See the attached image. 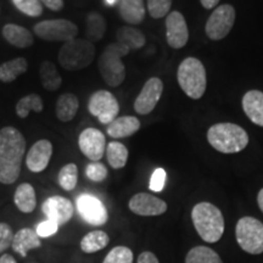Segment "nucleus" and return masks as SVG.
Returning <instances> with one entry per match:
<instances>
[{
	"label": "nucleus",
	"mask_w": 263,
	"mask_h": 263,
	"mask_svg": "<svg viewBox=\"0 0 263 263\" xmlns=\"http://www.w3.org/2000/svg\"><path fill=\"white\" fill-rule=\"evenodd\" d=\"M166 179H167V173L163 168H156L154 171L153 176H151L150 178V184H149V188L151 192H155V193L162 192L164 188V184H166Z\"/></svg>",
	"instance_id": "58836bf2"
},
{
	"label": "nucleus",
	"mask_w": 263,
	"mask_h": 263,
	"mask_svg": "<svg viewBox=\"0 0 263 263\" xmlns=\"http://www.w3.org/2000/svg\"><path fill=\"white\" fill-rule=\"evenodd\" d=\"M3 37L9 44L14 45L16 48L25 49L32 47L34 43L32 33L27 28L15 24H8L3 27Z\"/></svg>",
	"instance_id": "412c9836"
},
{
	"label": "nucleus",
	"mask_w": 263,
	"mask_h": 263,
	"mask_svg": "<svg viewBox=\"0 0 263 263\" xmlns=\"http://www.w3.org/2000/svg\"><path fill=\"white\" fill-rule=\"evenodd\" d=\"M166 39L171 48L182 49L189 41L185 17L179 11H172L166 17Z\"/></svg>",
	"instance_id": "4468645a"
},
{
	"label": "nucleus",
	"mask_w": 263,
	"mask_h": 263,
	"mask_svg": "<svg viewBox=\"0 0 263 263\" xmlns=\"http://www.w3.org/2000/svg\"><path fill=\"white\" fill-rule=\"evenodd\" d=\"M172 0H147V11L153 18H162L170 14Z\"/></svg>",
	"instance_id": "c9c22d12"
},
{
	"label": "nucleus",
	"mask_w": 263,
	"mask_h": 263,
	"mask_svg": "<svg viewBox=\"0 0 263 263\" xmlns=\"http://www.w3.org/2000/svg\"><path fill=\"white\" fill-rule=\"evenodd\" d=\"M26 153V139L15 127L0 129V183L12 184L18 179Z\"/></svg>",
	"instance_id": "f257e3e1"
},
{
	"label": "nucleus",
	"mask_w": 263,
	"mask_h": 263,
	"mask_svg": "<svg viewBox=\"0 0 263 263\" xmlns=\"http://www.w3.org/2000/svg\"><path fill=\"white\" fill-rule=\"evenodd\" d=\"M42 246L41 238H39L37 233L31 228H22L17 233L14 234V240H12L11 248L15 252H17L26 257L29 250L38 249Z\"/></svg>",
	"instance_id": "aec40b11"
},
{
	"label": "nucleus",
	"mask_w": 263,
	"mask_h": 263,
	"mask_svg": "<svg viewBox=\"0 0 263 263\" xmlns=\"http://www.w3.org/2000/svg\"><path fill=\"white\" fill-rule=\"evenodd\" d=\"M118 10L123 21L129 25H139L145 17L144 0H118Z\"/></svg>",
	"instance_id": "4be33fe9"
},
{
	"label": "nucleus",
	"mask_w": 263,
	"mask_h": 263,
	"mask_svg": "<svg viewBox=\"0 0 263 263\" xmlns=\"http://www.w3.org/2000/svg\"><path fill=\"white\" fill-rule=\"evenodd\" d=\"M59 230V226L57 223H54L52 221H44L42 222L41 224L37 227V230H35V233H37L39 238H48V236H51L54 235L55 233H58Z\"/></svg>",
	"instance_id": "ea45409f"
},
{
	"label": "nucleus",
	"mask_w": 263,
	"mask_h": 263,
	"mask_svg": "<svg viewBox=\"0 0 263 263\" xmlns=\"http://www.w3.org/2000/svg\"><path fill=\"white\" fill-rule=\"evenodd\" d=\"M14 240V232L8 223H0V254L8 250Z\"/></svg>",
	"instance_id": "4c0bfd02"
},
{
	"label": "nucleus",
	"mask_w": 263,
	"mask_h": 263,
	"mask_svg": "<svg viewBox=\"0 0 263 263\" xmlns=\"http://www.w3.org/2000/svg\"><path fill=\"white\" fill-rule=\"evenodd\" d=\"M107 162L115 170L123 168L128 161V149L122 143L111 141L106 146Z\"/></svg>",
	"instance_id": "c756f323"
},
{
	"label": "nucleus",
	"mask_w": 263,
	"mask_h": 263,
	"mask_svg": "<svg viewBox=\"0 0 263 263\" xmlns=\"http://www.w3.org/2000/svg\"><path fill=\"white\" fill-rule=\"evenodd\" d=\"M236 241L250 255L263 252V223L254 217H242L236 223Z\"/></svg>",
	"instance_id": "0eeeda50"
},
{
	"label": "nucleus",
	"mask_w": 263,
	"mask_h": 263,
	"mask_svg": "<svg viewBox=\"0 0 263 263\" xmlns=\"http://www.w3.org/2000/svg\"><path fill=\"white\" fill-rule=\"evenodd\" d=\"M200 3H201V5L203 8L210 10V9H213L215 6L218 5L219 0H200Z\"/></svg>",
	"instance_id": "37998d69"
},
{
	"label": "nucleus",
	"mask_w": 263,
	"mask_h": 263,
	"mask_svg": "<svg viewBox=\"0 0 263 263\" xmlns=\"http://www.w3.org/2000/svg\"><path fill=\"white\" fill-rule=\"evenodd\" d=\"M235 22V9L230 4L217 6L207 20L205 31L211 41L224 39L232 31Z\"/></svg>",
	"instance_id": "1a4fd4ad"
},
{
	"label": "nucleus",
	"mask_w": 263,
	"mask_h": 263,
	"mask_svg": "<svg viewBox=\"0 0 263 263\" xmlns=\"http://www.w3.org/2000/svg\"><path fill=\"white\" fill-rule=\"evenodd\" d=\"M85 176L91 182L100 183L104 182L107 177V168L100 162H90L85 167Z\"/></svg>",
	"instance_id": "e433bc0d"
},
{
	"label": "nucleus",
	"mask_w": 263,
	"mask_h": 263,
	"mask_svg": "<svg viewBox=\"0 0 263 263\" xmlns=\"http://www.w3.org/2000/svg\"><path fill=\"white\" fill-rule=\"evenodd\" d=\"M78 145L87 159L91 162H99L106 151V138L97 128H87L80 134Z\"/></svg>",
	"instance_id": "9b49d317"
},
{
	"label": "nucleus",
	"mask_w": 263,
	"mask_h": 263,
	"mask_svg": "<svg viewBox=\"0 0 263 263\" xmlns=\"http://www.w3.org/2000/svg\"><path fill=\"white\" fill-rule=\"evenodd\" d=\"M52 155V144L47 139L38 140L33 144L26 156V164L31 172H43L48 167Z\"/></svg>",
	"instance_id": "f3484780"
},
{
	"label": "nucleus",
	"mask_w": 263,
	"mask_h": 263,
	"mask_svg": "<svg viewBox=\"0 0 263 263\" xmlns=\"http://www.w3.org/2000/svg\"><path fill=\"white\" fill-rule=\"evenodd\" d=\"M106 3L108 5H115L117 3V0H106Z\"/></svg>",
	"instance_id": "49530a36"
},
{
	"label": "nucleus",
	"mask_w": 263,
	"mask_h": 263,
	"mask_svg": "<svg viewBox=\"0 0 263 263\" xmlns=\"http://www.w3.org/2000/svg\"><path fill=\"white\" fill-rule=\"evenodd\" d=\"M28 68L25 58H16L0 65V81L3 83H11L16 78L24 74Z\"/></svg>",
	"instance_id": "a878e982"
},
{
	"label": "nucleus",
	"mask_w": 263,
	"mask_h": 263,
	"mask_svg": "<svg viewBox=\"0 0 263 263\" xmlns=\"http://www.w3.org/2000/svg\"><path fill=\"white\" fill-rule=\"evenodd\" d=\"M193 224L203 241L217 242L224 233V218L221 210L211 202H199L193 207Z\"/></svg>",
	"instance_id": "7ed1b4c3"
},
{
	"label": "nucleus",
	"mask_w": 263,
	"mask_h": 263,
	"mask_svg": "<svg viewBox=\"0 0 263 263\" xmlns=\"http://www.w3.org/2000/svg\"><path fill=\"white\" fill-rule=\"evenodd\" d=\"M94 44L81 38L66 42L59 51V64L66 71L83 70L94 61Z\"/></svg>",
	"instance_id": "423d86ee"
},
{
	"label": "nucleus",
	"mask_w": 263,
	"mask_h": 263,
	"mask_svg": "<svg viewBox=\"0 0 263 263\" xmlns=\"http://www.w3.org/2000/svg\"><path fill=\"white\" fill-rule=\"evenodd\" d=\"M39 74H41V81L43 88L48 91H57L60 89L62 84V78L59 73L57 66L50 61H44L39 68Z\"/></svg>",
	"instance_id": "bb28decb"
},
{
	"label": "nucleus",
	"mask_w": 263,
	"mask_h": 263,
	"mask_svg": "<svg viewBox=\"0 0 263 263\" xmlns=\"http://www.w3.org/2000/svg\"><path fill=\"white\" fill-rule=\"evenodd\" d=\"M110 242V238L103 230H94L88 233L83 239L81 240V249L85 254H94L106 248Z\"/></svg>",
	"instance_id": "c85d7f7f"
},
{
	"label": "nucleus",
	"mask_w": 263,
	"mask_h": 263,
	"mask_svg": "<svg viewBox=\"0 0 263 263\" xmlns=\"http://www.w3.org/2000/svg\"><path fill=\"white\" fill-rule=\"evenodd\" d=\"M185 263H223L219 255L207 246H195L188 252Z\"/></svg>",
	"instance_id": "2f4dec72"
},
{
	"label": "nucleus",
	"mask_w": 263,
	"mask_h": 263,
	"mask_svg": "<svg viewBox=\"0 0 263 263\" xmlns=\"http://www.w3.org/2000/svg\"><path fill=\"white\" fill-rule=\"evenodd\" d=\"M43 108H44V103H43L42 98L38 94H28L17 101V104H16V115L20 118H26L28 117L31 111L39 114L42 112Z\"/></svg>",
	"instance_id": "7c9ffc66"
},
{
	"label": "nucleus",
	"mask_w": 263,
	"mask_h": 263,
	"mask_svg": "<svg viewBox=\"0 0 263 263\" xmlns=\"http://www.w3.org/2000/svg\"><path fill=\"white\" fill-rule=\"evenodd\" d=\"M163 91V82L159 77H151L144 84L136 101H134V110L139 115H149L153 112L160 101Z\"/></svg>",
	"instance_id": "f8f14e48"
},
{
	"label": "nucleus",
	"mask_w": 263,
	"mask_h": 263,
	"mask_svg": "<svg viewBox=\"0 0 263 263\" xmlns=\"http://www.w3.org/2000/svg\"><path fill=\"white\" fill-rule=\"evenodd\" d=\"M88 110L100 121V123L110 124L117 118L120 105L112 93L107 90H98L89 98Z\"/></svg>",
	"instance_id": "9d476101"
},
{
	"label": "nucleus",
	"mask_w": 263,
	"mask_h": 263,
	"mask_svg": "<svg viewBox=\"0 0 263 263\" xmlns=\"http://www.w3.org/2000/svg\"><path fill=\"white\" fill-rule=\"evenodd\" d=\"M58 182L66 192H71L76 188L78 182V168L74 163H67L60 170Z\"/></svg>",
	"instance_id": "473e14b6"
},
{
	"label": "nucleus",
	"mask_w": 263,
	"mask_h": 263,
	"mask_svg": "<svg viewBox=\"0 0 263 263\" xmlns=\"http://www.w3.org/2000/svg\"><path fill=\"white\" fill-rule=\"evenodd\" d=\"M103 263H133V252L127 246H116L106 255Z\"/></svg>",
	"instance_id": "f704fd0d"
},
{
	"label": "nucleus",
	"mask_w": 263,
	"mask_h": 263,
	"mask_svg": "<svg viewBox=\"0 0 263 263\" xmlns=\"http://www.w3.org/2000/svg\"><path fill=\"white\" fill-rule=\"evenodd\" d=\"M39 2L51 11H61L64 9V0H39Z\"/></svg>",
	"instance_id": "a19ab883"
},
{
	"label": "nucleus",
	"mask_w": 263,
	"mask_h": 263,
	"mask_svg": "<svg viewBox=\"0 0 263 263\" xmlns=\"http://www.w3.org/2000/svg\"><path fill=\"white\" fill-rule=\"evenodd\" d=\"M87 28H85V34H87V41L90 43H97L101 41L106 33V21H105L104 16L98 14V12H90L87 16Z\"/></svg>",
	"instance_id": "cd10ccee"
},
{
	"label": "nucleus",
	"mask_w": 263,
	"mask_h": 263,
	"mask_svg": "<svg viewBox=\"0 0 263 263\" xmlns=\"http://www.w3.org/2000/svg\"><path fill=\"white\" fill-rule=\"evenodd\" d=\"M207 140L213 149L222 154H236L248 146L249 134L235 123H216L207 130Z\"/></svg>",
	"instance_id": "f03ea898"
},
{
	"label": "nucleus",
	"mask_w": 263,
	"mask_h": 263,
	"mask_svg": "<svg viewBox=\"0 0 263 263\" xmlns=\"http://www.w3.org/2000/svg\"><path fill=\"white\" fill-rule=\"evenodd\" d=\"M257 203H258V207L259 210L263 212V188L259 190L258 195H257Z\"/></svg>",
	"instance_id": "a18cd8bd"
},
{
	"label": "nucleus",
	"mask_w": 263,
	"mask_h": 263,
	"mask_svg": "<svg viewBox=\"0 0 263 263\" xmlns=\"http://www.w3.org/2000/svg\"><path fill=\"white\" fill-rule=\"evenodd\" d=\"M242 110L256 126L263 127V91L249 90L242 97Z\"/></svg>",
	"instance_id": "a211bd4d"
},
{
	"label": "nucleus",
	"mask_w": 263,
	"mask_h": 263,
	"mask_svg": "<svg viewBox=\"0 0 263 263\" xmlns=\"http://www.w3.org/2000/svg\"><path fill=\"white\" fill-rule=\"evenodd\" d=\"M177 80L184 94L188 95L190 99L199 100L205 94L207 87L206 70L199 59H184L177 71Z\"/></svg>",
	"instance_id": "39448f33"
},
{
	"label": "nucleus",
	"mask_w": 263,
	"mask_h": 263,
	"mask_svg": "<svg viewBox=\"0 0 263 263\" xmlns=\"http://www.w3.org/2000/svg\"><path fill=\"white\" fill-rule=\"evenodd\" d=\"M78 108H80V101L74 94H62L57 101V117L61 122H70L77 115Z\"/></svg>",
	"instance_id": "393cba45"
},
{
	"label": "nucleus",
	"mask_w": 263,
	"mask_h": 263,
	"mask_svg": "<svg viewBox=\"0 0 263 263\" xmlns=\"http://www.w3.org/2000/svg\"><path fill=\"white\" fill-rule=\"evenodd\" d=\"M77 210L85 222L91 226H104L108 215L104 203L93 195L83 194L77 199Z\"/></svg>",
	"instance_id": "ddd939ff"
},
{
	"label": "nucleus",
	"mask_w": 263,
	"mask_h": 263,
	"mask_svg": "<svg viewBox=\"0 0 263 263\" xmlns=\"http://www.w3.org/2000/svg\"><path fill=\"white\" fill-rule=\"evenodd\" d=\"M38 38L47 42H70L78 34V27L68 20H45L33 28Z\"/></svg>",
	"instance_id": "6e6552de"
},
{
	"label": "nucleus",
	"mask_w": 263,
	"mask_h": 263,
	"mask_svg": "<svg viewBox=\"0 0 263 263\" xmlns=\"http://www.w3.org/2000/svg\"><path fill=\"white\" fill-rule=\"evenodd\" d=\"M138 263H160V262L153 252L144 251L141 252L139 257H138Z\"/></svg>",
	"instance_id": "79ce46f5"
},
{
	"label": "nucleus",
	"mask_w": 263,
	"mask_h": 263,
	"mask_svg": "<svg viewBox=\"0 0 263 263\" xmlns=\"http://www.w3.org/2000/svg\"><path fill=\"white\" fill-rule=\"evenodd\" d=\"M42 210L49 221L57 223L59 227L70 221L74 213L73 203L64 196L49 197L43 203Z\"/></svg>",
	"instance_id": "dca6fc26"
},
{
	"label": "nucleus",
	"mask_w": 263,
	"mask_h": 263,
	"mask_svg": "<svg viewBox=\"0 0 263 263\" xmlns=\"http://www.w3.org/2000/svg\"><path fill=\"white\" fill-rule=\"evenodd\" d=\"M12 4L29 17H38L43 14V5L39 0H12Z\"/></svg>",
	"instance_id": "72a5a7b5"
},
{
	"label": "nucleus",
	"mask_w": 263,
	"mask_h": 263,
	"mask_svg": "<svg viewBox=\"0 0 263 263\" xmlns=\"http://www.w3.org/2000/svg\"><path fill=\"white\" fill-rule=\"evenodd\" d=\"M14 201L16 207H17L21 212H33L35 210V206H37V197H35L34 188L28 183L20 184L15 192Z\"/></svg>",
	"instance_id": "5701e85b"
},
{
	"label": "nucleus",
	"mask_w": 263,
	"mask_h": 263,
	"mask_svg": "<svg viewBox=\"0 0 263 263\" xmlns=\"http://www.w3.org/2000/svg\"><path fill=\"white\" fill-rule=\"evenodd\" d=\"M0 263H17V262H16V259L12 257L11 255L4 254L2 255V257H0Z\"/></svg>",
	"instance_id": "c03bdc74"
},
{
	"label": "nucleus",
	"mask_w": 263,
	"mask_h": 263,
	"mask_svg": "<svg viewBox=\"0 0 263 263\" xmlns=\"http://www.w3.org/2000/svg\"><path fill=\"white\" fill-rule=\"evenodd\" d=\"M129 51V49L120 43H111L101 52L98 60V68L107 85L118 87L126 80V66L122 59L127 57Z\"/></svg>",
	"instance_id": "20e7f679"
},
{
	"label": "nucleus",
	"mask_w": 263,
	"mask_h": 263,
	"mask_svg": "<svg viewBox=\"0 0 263 263\" xmlns=\"http://www.w3.org/2000/svg\"><path fill=\"white\" fill-rule=\"evenodd\" d=\"M140 129V121L134 116L117 117L110 124H107L108 137L114 139H122L136 134Z\"/></svg>",
	"instance_id": "6ab92c4d"
},
{
	"label": "nucleus",
	"mask_w": 263,
	"mask_h": 263,
	"mask_svg": "<svg viewBox=\"0 0 263 263\" xmlns=\"http://www.w3.org/2000/svg\"><path fill=\"white\" fill-rule=\"evenodd\" d=\"M128 207L133 213L144 217L161 216L167 211L166 201L147 193H138L132 196Z\"/></svg>",
	"instance_id": "2eb2a0df"
},
{
	"label": "nucleus",
	"mask_w": 263,
	"mask_h": 263,
	"mask_svg": "<svg viewBox=\"0 0 263 263\" xmlns=\"http://www.w3.org/2000/svg\"><path fill=\"white\" fill-rule=\"evenodd\" d=\"M116 38L117 43L127 47L130 51L143 48L146 43L145 34L140 29L130 27V26H124L118 29Z\"/></svg>",
	"instance_id": "b1692460"
}]
</instances>
